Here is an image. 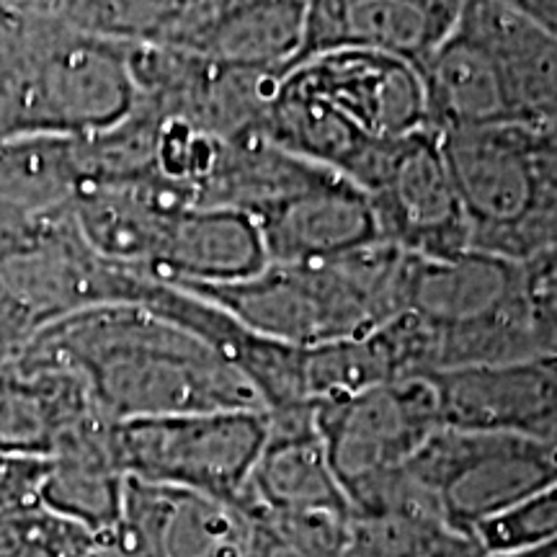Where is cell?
<instances>
[{"instance_id":"1","label":"cell","mask_w":557,"mask_h":557,"mask_svg":"<svg viewBox=\"0 0 557 557\" xmlns=\"http://www.w3.org/2000/svg\"><path fill=\"white\" fill-rule=\"evenodd\" d=\"M26 344L73 369L109 421L263 410L214 348L143 305H96L41 325Z\"/></svg>"},{"instance_id":"2","label":"cell","mask_w":557,"mask_h":557,"mask_svg":"<svg viewBox=\"0 0 557 557\" xmlns=\"http://www.w3.org/2000/svg\"><path fill=\"white\" fill-rule=\"evenodd\" d=\"M423 127L418 70L369 52L320 54L282 73L261 120L271 145L351 184L382 145Z\"/></svg>"},{"instance_id":"3","label":"cell","mask_w":557,"mask_h":557,"mask_svg":"<svg viewBox=\"0 0 557 557\" xmlns=\"http://www.w3.org/2000/svg\"><path fill=\"white\" fill-rule=\"evenodd\" d=\"M406 259L377 243L333 261L269 263L246 282L173 287L209 299L263 338L315 348L364 338L398 318Z\"/></svg>"},{"instance_id":"4","label":"cell","mask_w":557,"mask_h":557,"mask_svg":"<svg viewBox=\"0 0 557 557\" xmlns=\"http://www.w3.org/2000/svg\"><path fill=\"white\" fill-rule=\"evenodd\" d=\"M400 315L421 338L426 374L542 357L524 263L504 256L472 248L444 261L408 256Z\"/></svg>"},{"instance_id":"5","label":"cell","mask_w":557,"mask_h":557,"mask_svg":"<svg viewBox=\"0 0 557 557\" xmlns=\"http://www.w3.org/2000/svg\"><path fill=\"white\" fill-rule=\"evenodd\" d=\"M438 137L472 250L527 261L557 248V122H511Z\"/></svg>"},{"instance_id":"6","label":"cell","mask_w":557,"mask_h":557,"mask_svg":"<svg viewBox=\"0 0 557 557\" xmlns=\"http://www.w3.org/2000/svg\"><path fill=\"white\" fill-rule=\"evenodd\" d=\"M267 436L261 410H214L114 423L111 451L124 478L243 506Z\"/></svg>"},{"instance_id":"7","label":"cell","mask_w":557,"mask_h":557,"mask_svg":"<svg viewBox=\"0 0 557 557\" xmlns=\"http://www.w3.org/2000/svg\"><path fill=\"white\" fill-rule=\"evenodd\" d=\"M403 468L444 524L475 537L480 524L557 483V449L517 434L442 426Z\"/></svg>"},{"instance_id":"8","label":"cell","mask_w":557,"mask_h":557,"mask_svg":"<svg viewBox=\"0 0 557 557\" xmlns=\"http://www.w3.org/2000/svg\"><path fill=\"white\" fill-rule=\"evenodd\" d=\"M354 184L372 201L382 240L403 253L444 261L470 250L462 199L431 127L382 145Z\"/></svg>"},{"instance_id":"9","label":"cell","mask_w":557,"mask_h":557,"mask_svg":"<svg viewBox=\"0 0 557 557\" xmlns=\"http://www.w3.org/2000/svg\"><path fill=\"white\" fill-rule=\"evenodd\" d=\"M315 426L348 506L374 480L400 470L442 429L431 374L400 377L315 410Z\"/></svg>"},{"instance_id":"10","label":"cell","mask_w":557,"mask_h":557,"mask_svg":"<svg viewBox=\"0 0 557 557\" xmlns=\"http://www.w3.org/2000/svg\"><path fill=\"white\" fill-rule=\"evenodd\" d=\"M96 545L111 557H250L253 519L225 500L127 478L122 517Z\"/></svg>"},{"instance_id":"11","label":"cell","mask_w":557,"mask_h":557,"mask_svg":"<svg viewBox=\"0 0 557 557\" xmlns=\"http://www.w3.org/2000/svg\"><path fill=\"white\" fill-rule=\"evenodd\" d=\"M86 382L60 359L26 344L0 364V451L52 459L109 426Z\"/></svg>"},{"instance_id":"12","label":"cell","mask_w":557,"mask_h":557,"mask_svg":"<svg viewBox=\"0 0 557 557\" xmlns=\"http://www.w3.org/2000/svg\"><path fill=\"white\" fill-rule=\"evenodd\" d=\"M462 3L418 0H318L305 5L302 39L287 70L331 52H369L421 73L455 32ZM284 70V73H287Z\"/></svg>"},{"instance_id":"13","label":"cell","mask_w":557,"mask_h":557,"mask_svg":"<svg viewBox=\"0 0 557 557\" xmlns=\"http://www.w3.org/2000/svg\"><path fill=\"white\" fill-rule=\"evenodd\" d=\"M250 220L259 227L269 263L333 261L385 243L367 194L323 165Z\"/></svg>"},{"instance_id":"14","label":"cell","mask_w":557,"mask_h":557,"mask_svg":"<svg viewBox=\"0 0 557 557\" xmlns=\"http://www.w3.org/2000/svg\"><path fill=\"white\" fill-rule=\"evenodd\" d=\"M438 421L457 431H498L557 449V357L431 374Z\"/></svg>"},{"instance_id":"15","label":"cell","mask_w":557,"mask_h":557,"mask_svg":"<svg viewBox=\"0 0 557 557\" xmlns=\"http://www.w3.org/2000/svg\"><path fill=\"white\" fill-rule=\"evenodd\" d=\"M308 3H184L165 50L278 73L299 50Z\"/></svg>"},{"instance_id":"16","label":"cell","mask_w":557,"mask_h":557,"mask_svg":"<svg viewBox=\"0 0 557 557\" xmlns=\"http://www.w3.org/2000/svg\"><path fill=\"white\" fill-rule=\"evenodd\" d=\"M240 508L248 513L351 517V506L315 426V410L269 416L267 444L250 472Z\"/></svg>"},{"instance_id":"17","label":"cell","mask_w":557,"mask_h":557,"mask_svg":"<svg viewBox=\"0 0 557 557\" xmlns=\"http://www.w3.org/2000/svg\"><path fill=\"white\" fill-rule=\"evenodd\" d=\"M418 75L423 83L429 127L438 135L519 122L498 54L462 13L449 39Z\"/></svg>"},{"instance_id":"18","label":"cell","mask_w":557,"mask_h":557,"mask_svg":"<svg viewBox=\"0 0 557 557\" xmlns=\"http://www.w3.org/2000/svg\"><path fill=\"white\" fill-rule=\"evenodd\" d=\"M267 267L261 233L246 212L189 207L171 222L148 276L169 284H235Z\"/></svg>"},{"instance_id":"19","label":"cell","mask_w":557,"mask_h":557,"mask_svg":"<svg viewBox=\"0 0 557 557\" xmlns=\"http://www.w3.org/2000/svg\"><path fill=\"white\" fill-rule=\"evenodd\" d=\"M111 429L114 423L52 457L39 496L41 506L83 527L96 540L120 521L127 485L111 451Z\"/></svg>"},{"instance_id":"20","label":"cell","mask_w":557,"mask_h":557,"mask_svg":"<svg viewBox=\"0 0 557 557\" xmlns=\"http://www.w3.org/2000/svg\"><path fill=\"white\" fill-rule=\"evenodd\" d=\"M248 517L253 519L250 557H346L351 517L341 513H248Z\"/></svg>"},{"instance_id":"21","label":"cell","mask_w":557,"mask_h":557,"mask_svg":"<svg viewBox=\"0 0 557 557\" xmlns=\"http://www.w3.org/2000/svg\"><path fill=\"white\" fill-rule=\"evenodd\" d=\"M478 545L485 555L511 553L557 540V483L542 487L496 519L475 529Z\"/></svg>"},{"instance_id":"22","label":"cell","mask_w":557,"mask_h":557,"mask_svg":"<svg viewBox=\"0 0 557 557\" xmlns=\"http://www.w3.org/2000/svg\"><path fill=\"white\" fill-rule=\"evenodd\" d=\"M521 263L537 348L542 357H557V248L542 250Z\"/></svg>"},{"instance_id":"23","label":"cell","mask_w":557,"mask_h":557,"mask_svg":"<svg viewBox=\"0 0 557 557\" xmlns=\"http://www.w3.org/2000/svg\"><path fill=\"white\" fill-rule=\"evenodd\" d=\"M47 470H50V459L0 451V513L41 504L39 496Z\"/></svg>"},{"instance_id":"24","label":"cell","mask_w":557,"mask_h":557,"mask_svg":"<svg viewBox=\"0 0 557 557\" xmlns=\"http://www.w3.org/2000/svg\"><path fill=\"white\" fill-rule=\"evenodd\" d=\"M483 547L478 545L475 537H468V534L457 532H442L438 537L423 542L413 549H406V553L395 557H483Z\"/></svg>"},{"instance_id":"25","label":"cell","mask_w":557,"mask_h":557,"mask_svg":"<svg viewBox=\"0 0 557 557\" xmlns=\"http://www.w3.org/2000/svg\"><path fill=\"white\" fill-rule=\"evenodd\" d=\"M513 5L557 41V0H517Z\"/></svg>"},{"instance_id":"26","label":"cell","mask_w":557,"mask_h":557,"mask_svg":"<svg viewBox=\"0 0 557 557\" xmlns=\"http://www.w3.org/2000/svg\"><path fill=\"white\" fill-rule=\"evenodd\" d=\"M483 557H557V540L545 542V545H534L527 549H511V553H493Z\"/></svg>"}]
</instances>
